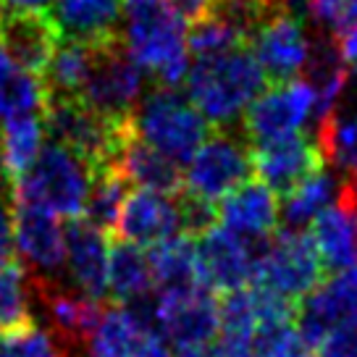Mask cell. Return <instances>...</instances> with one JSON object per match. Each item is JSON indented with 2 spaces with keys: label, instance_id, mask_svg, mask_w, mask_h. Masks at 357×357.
I'll return each instance as SVG.
<instances>
[{
  "label": "cell",
  "instance_id": "6da1fadb",
  "mask_svg": "<svg viewBox=\"0 0 357 357\" xmlns=\"http://www.w3.org/2000/svg\"><path fill=\"white\" fill-rule=\"evenodd\" d=\"M190 24L168 0H121V45L160 87L176 89L190 74Z\"/></svg>",
  "mask_w": 357,
  "mask_h": 357
},
{
  "label": "cell",
  "instance_id": "7a4b0ae2",
  "mask_svg": "<svg viewBox=\"0 0 357 357\" xmlns=\"http://www.w3.org/2000/svg\"><path fill=\"white\" fill-rule=\"evenodd\" d=\"M187 100L215 129L239 121L257 95L266 89V74L250 47L223 56L195 58L187 74Z\"/></svg>",
  "mask_w": 357,
  "mask_h": 357
},
{
  "label": "cell",
  "instance_id": "3957f363",
  "mask_svg": "<svg viewBox=\"0 0 357 357\" xmlns=\"http://www.w3.org/2000/svg\"><path fill=\"white\" fill-rule=\"evenodd\" d=\"M95 171L71 150L45 142L29 171L11 184L13 205H29L53 213L56 218L79 221L84 215Z\"/></svg>",
  "mask_w": 357,
  "mask_h": 357
},
{
  "label": "cell",
  "instance_id": "277c9868",
  "mask_svg": "<svg viewBox=\"0 0 357 357\" xmlns=\"http://www.w3.org/2000/svg\"><path fill=\"white\" fill-rule=\"evenodd\" d=\"M129 126L139 142L171 158L174 163H190V158L211 134V123L197 108L178 89L168 87L150 89L137 105Z\"/></svg>",
  "mask_w": 357,
  "mask_h": 357
},
{
  "label": "cell",
  "instance_id": "5b68a950",
  "mask_svg": "<svg viewBox=\"0 0 357 357\" xmlns=\"http://www.w3.org/2000/svg\"><path fill=\"white\" fill-rule=\"evenodd\" d=\"M43 121L45 132L50 134V142L71 150L84 163H89L92 171L113 166L126 139L132 137L129 121H108L79 98H50Z\"/></svg>",
  "mask_w": 357,
  "mask_h": 357
},
{
  "label": "cell",
  "instance_id": "8992f818",
  "mask_svg": "<svg viewBox=\"0 0 357 357\" xmlns=\"http://www.w3.org/2000/svg\"><path fill=\"white\" fill-rule=\"evenodd\" d=\"M324 281V263L315 252L310 234L279 231L255 245L252 284L289 302H302Z\"/></svg>",
  "mask_w": 357,
  "mask_h": 357
},
{
  "label": "cell",
  "instance_id": "52a82bcc",
  "mask_svg": "<svg viewBox=\"0 0 357 357\" xmlns=\"http://www.w3.org/2000/svg\"><path fill=\"white\" fill-rule=\"evenodd\" d=\"M142 98H145V71L123 50L121 40L98 45L92 71L79 100L108 121L126 123L132 121Z\"/></svg>",
  "mask_w": 357,
  "mask_h": 357
},
{
  "label": "cell",
  "instance_id": "ba28073f",
  "mask_svg": "<svg viewBox=\"0 0 357 357\" xmlns=\"http://www.w3.org/2000/svg\"><path fill=\"white\" fill-rule=\"evenodd\" d=\"M218 294L202 284L190 289L155 291V334L181 352L211 349L218 336Z\"/></svg>",
  "mask_w": 357,
  "mask_h": 357
},
{
  "label": "cell",
  "instance_id": "9c48e42d",
  "mask_svg": "<svg viewBox=\"0 0 357 357\" xmlns=\"http://www.w3.org/2000/svg\"><path fill=\"white\" fill-rule=\"evenodd\" d=\"M250 174L252 155L247 142L236 134L218 132L211 134L190 158L187 168L181 171V178L187 195L215 205L250 181Z\"/></svg>",
  "mask_w": 357,
  "mask_h": 357
},
{
  "label": "cell",
  "instance_id": "30bf717a",
  "mask_svg": "<svg viewBox=\"0 0 357 357\" xmlns=\"http://www.w3.org/2000/svg\"><path fill=\"white\" fill-rule=\"evenodd\" d=\"M315 116V92L305 79L266 87L242 116L245 137L255 145L297 137Z\"/></svg>",
  "mask_w": 357,
  "mask_h": 357
},
{
  "label": "cell",
  "instance_id": "8fae6325",
  "mask_svg": "<svg viewBox=\"0 0 357 357\" xmlns=\"http://www.w3.org/2000/svg\"><path fill=\"white\" fill-rule=\"evenodd\" d=\"M13 247L22 266L32 271L40 284H58L66 268V229L53 213L16 205L13 211Z\"/></svg>",
  "mask_w": 357,
  "mask_h": 357
},
{
  "label": "cell",
  "instance_id": "7c38bea8",
  "mask_svg": "<svg viewBox=\"0 0 357 357\" xmlns=\"http://www.w3.org/2000/svg\"><path fill=\"white\" fill-rule=\"evenodd\" d=\"M310 47L312 40L305 29V22L289 13H273L250 37V53L255 56L266 79L271 77L276 84L300 79L307 66Z\"/></svg>",
  "mask_w": 357,
  "mask_h": 357
},
{
  "label": "cell",
  "instance_id": "4fadbf2b",
  "mask_svg": "<svg viewBox=\"0 0 357 357\" xmlns=\"http://www.w3.org/2000/svg\"><path fill=\"white\" fill-rule=\"evenodd\" d=\"M252 263L255 245L226 231L223 226H213L211 231L197 239V266L200 284L213 294H234L245 291L252 284Z\"/></svg>",
  "mask_w": 357,
  "mask_h": 357
},
{
  "label": "cell",
  "instance_id": "5bb4252c",
  "mask_svg": "<svg viewBox=\"0 0 357 357\" xmlns=\"http://www.w3.org/2000/svg\"><path fill=\"white\" fill-rule=\"evenodd\" d=\"M250 155H252V171L257 174V181L266 184L273 195L276 192L287 195L302 178L315 174L318 168H324L321 147L305 134L255 145L250 150Z\"/></svg>",
  "mask_w": 357,
  "mask_h": 357
},
{
  "label": "cell",
  "instance_id": "9a60e30c",
  "mask_svg": "<svg viewBox=\"0 0 357 357\" xmlns=\"http://www.w3.org/2000/svg\"><path fill=\"white\" fill-rule=\"evenodd\" d=\"M310 239L324 263V271L347 273L357 268V192L352 181L342 187L339 200L310 226Z\"/></svg>",
  "mask_w": 357,
  "mask_h": 357
},
{
  "label": "cell",
  "instance_id": "2e32d148",
  "mask_svg": "<svg viewBox=\"0 0 357 357\" xmlns=\"http://www.w3.org/2000/svg\"><path fill=\"white\" fill-rule=\"evenodd\" d=\"M352 318H357V268L321 281V287L297 305L294 326L312 347H318L328 331Z\"/></svg>",
  "mask_w": 357,
  "mask_h": 357
},
{
  "label": "cell",
  "instance_id": "e0dca14e",
  "mask_svg": "<svg viewBox=\"0 0 357 357\" xmlns=\"http://www.w3.org/2000/svg\"><path fill=\"white\" fill-rule=\"evenodd\" d=\"M108 263L111 245L108 234L95 229L84 218L71 221L66 229V276L74 284V291L89 300L102 302L108 294Z\"/></svg>",
  "mask_w": 357,
  "mask_h": 357
},
{
  "label": "cell",
  "instance_id": "ac0fdd59",
  "mask_svg": "<svg viewBox=\"0 0 357 357\" xmlns=\"http://www.w3.org/2000/svg\"><path fill=\"white\" fill-rule=\"evenodd\" d=\"M116 231L121 242L137 247H153L160 242H168L181 234V221H178V205L168 195L158 192L134 190L123 202Z\"/></svg>",
  "mask_w": 357,
  "mask_h": 357
},
{
  "label": "cell",
  "instance_id": "d6986e66",
  "mask_svg": "<svg viewBox=\"0 0 357 357\" xmlns=\"http://www.w3.org/2000/svg\"><path fill=\"white\" fill-rule=\"evenodd\" d=\"M58 43L61 37L47 19V13H22L0 8V50L13 63L43 77Z\"/></svg>",
  "mask_w": 357,
  "mask_h": 357
},
{
  "label": "cell",
  "instance_id": "ffe728a7",
  "mask_svg": "<svg viewBox=\"0 0 357 357\" xmlns=\"http://www.w3.org/2000/svg\"><path fill=\"white\" fill-rule=\"evenodd\" d=\"M218 221L226 231H231L239 239H245L250 245H260V242L271 239L279 226L276 195L257 178H250L226 200H221Z\"/></svg>",
  "mask_w": 357,
  "mask_h": 357
},
{
  "label": "cell",
  "instance_id": "44dd1931",
  "mask_svg": "<svg viewBox=\"0 0 357 357\" xmlns=\"http://www.w3.org/2000/svg\"><path fill=\"white\" fill-rule=\"evenodd\" d=\"M45 13L61 40L84 45L119 40L121 0H53Z\"/></svg>",
  "mask_w": 357,
  "mask_h": 357
},
{
  "label": "cell",
  "instance_id": "7402d4cb",
  "mask_svg": "<svg viewBox=\"0 0 357 357\" xmlns=\"http://www.w3.org/2000/svg\"><path fill=\"white\" fill-rule=\"evenodd\" d=\"M45 315L56 328L63 349L87 347L95 326L100 324L102 305L74 289H61V284H40Z\"/></svg>",
  "mask_w": 357,
  "mask_h": 357
},
{
  "label": "cell",
  "instance_id": "603a6c76",
  "mask_svg": "<svg viewBox=\"0 0 357 357\" xmlns=\"http://www.w3.org/2000/svg\"><path fill=\"white\" fill-rule=\"evenodd\" d=\"M302 79L315 92V119L318 121L328 119L339 108V102L344 100L349 79H352V71L339 53L336 40L326 37V34L312 40L310 58H307V66L302 71Z\"/></svg>",
  "mask_w": 357,
  "mask_h": 357
},
{
  "label": "cell",
  "instance_id": "cb8c5ba5",
  "mask_svg": "<svg viewBox=\"0 0 357 357\" xmlns=\"http://www.w3.org/2000/svg\"><path fill=\"white\" fill-rule=\"evenodd\" d=\"M113 166L119 168V174L126 178V184L137 187V190L158 192V195H168V197L184 190V178H181L178 163L160 155L158 150L147 147L145 142H139L134 134L126 139V145L121 147Z\"/></svg>",
  "mask_w": 357,
  "mask_h": 357
},
{
  "label": "cell",
  "instance_id": "d4e9b609",
  "mask_svg": "<svg viewBox=\"0 0 357 357\" xmlns=\"http://www.w3.org/2000/svg\"><path fill=\"white\" fill-rule=\"evenodd\" d=\"M50 92L43 77L13 63L0 50V126L29 116H45Z\"/></svg>",
  "mask_w": 357,
  "mask_h": 357
},
{
  "label": "cell",
  "instance_id": "484cf974",
  "mask_svg": "<svg viewBox=\"0 0 357 357\" xmlns=\"http://www.w3.org/2000/svg\"><path fill=\"white\" fill-rule=\"evenodd\" d=\"M342 187L328 168H318L315 174L302 178L300 184L284 195L279 205V221L284 223V231H302L305 226H312V221L328 211L339 195Z\"/></svg>",
  "mask_w": 357,
  "mask_h": 357
},
{
  "label": "cell",
  "instance_id": "4316f807",
  "mask_svg": "<svg viewBox=\"0 0 357 357\" xmlns=\"http://www.w3.org/2000/svg\"><path fill=\"white\" fill-rule=\"evenodd\" d=\"M155 291L150 257L142 247L129 242H113L111 245V263H108V294L121 307L137 305L147 300Z\"/></svg>",
  "mask_w": 357,
  "mask_h": 357
},
{
  "label": "cell",
  "instance_id": "83f0119b",
  "mask_svg": "<svg viewBox=\"0 0 357 357\" xmlns=\"http://www.w3.org/2000/svg\"><path fill=\"white\" fill-rule=\"evenodd\" d=\"M150 271L155 291L190 289L200 284V266H197V242L178 234L168 242L155 245L150 252Z\"/></svg>",
  "mask_w": 357,
  "mask_h": 357
},
{
  "label": "cell",
  "instance_id": "f1b7e54d",
  "mask_svg": "<svg viewBox=\"0 0 357 357\" xmlns=\"http://www.w3.org/2000/svg\"><path fill=\"white\" fill-rule=\"evenodd\" d=\"M150 336L153 331L129 307L119 305L102 310L100 324L87 342V352L92 357H134Z\"/></svg>",
  "mask_w": 357,
  "mask_h": 357
},
{
  "label": "cell",
  "instance_id": "f546056e",
  "mask_svg": "<svg viewBox=\"0 0 357 357\" xmlns=\"http://www.w3.org/2000/svg\"><path fill=\"white\" fill-rule=\"evenodd\" d=\"M95 47L98 45L74 43V40L58 43L56 53L43 74L50 98H79L82 95L89 71H92Z\"/></svg>",
  "mask_w": 357,
  "mask_h": 357
},
{
  "label": "cell",
  "instance_id": "4dcf8cb0",
  "mask_svg": "<svg viewBox=\"0 0 357 357\" xmlns=\"http://www.w3.org/2000/svg\"><path fill=\"white\" fill-rule=\"evenodd\" d=\"M45 137L47 132H45L43 116H29V119H19L0 126V158L11 184L24 171H29V166L43 153Z\"/></svg>",
  "mask_w": 357,
  "mask_h": 357
},
{
  "label": "cell",
  "instance_id": "1f68e13d",
  "mask_svg": "<svg viewBox=\"0 0 357 357\" xmlns=\"http://www.w3.org/2000/svg\"><path fill=\"white\" fill-rule=\"evenodd\" d=\"M129 197V184L126 178L119 174L116 166L98 168L95 176H92V187H89L87 208H84V221L92 223L95 229L100 231H113L116 221H119V213H121L123 202Z\"/></svg>",
  "mask_w": 357,
  "mask_h": 357
},
{
  "label": "cell",
  "instance_id": "d6a6232c",
  "mask_svg": "<svg viewBox=\"0 0 357 357\" xmlns=\"http://www.w3.org/2000/svg\"><path fill=\"white\" fill-rule=\"evenodd\" d=\"M34 324L32 289L26 268L16 260H0V328L13 331Z\"/></svg>",
  "mask_w": 357,
  "mask_h": 357
},
{
  "label": "cell",
  "instance_id": "836d02e7",
  "mask_svg": "<svg viewBox=\"0 0 357 357\" xmlns=\"http://www.w3.org/2000/svg\"><path fill=\"white\" fill-rule=\"evenodd\" d=\"M190 56L195 58H208V56H223L239 47H247V37L234 24H229L221 16H205L202 22L192 24L190 29Z\"/></svg>",
  "mask_w": 357,
  "mask_h": 357
},
{
  "label": "cell",
  "instance_id": "e575fe53",
  "mask_svg": "<svg viewBox=\"0 0 357 357\" xmlns=\"http://www.w3.org/2000/svg\"><path fill=\"white\" fill-rule=\"evenodd\" d=\"M0 357H63L56 336L37 324L0 334Z\"/></svg>",
  "mask_w": 357,
  "mask_h": 357
},
{
  "label": "cell",
  "instance_id": "d590c367",
  "mask_svg": "<svg viewBox=\"0 0 357 357\" xmlns=\"http://www.w3.org/2000/svg\"><path fill=\"white\" fill-rule=\"evenodd\" d=\"M307 19L326 37H342L357 26V0H307Z\"/></svg>",
  "mask_w": 357,
  "mask_h": 357
},
{
  "label": "cell",
  "instance_id": "8d00e7d4",
  "mask_svg": "<svg viewBox=\"0 0 357 357\" xmlns=\"http://www.w3.org/2000/svg\"><path fill=\"white\" fill-rule=\"evenodd\" d=\"M178 205V221H181V234L184 236H197L200 239L205 231H211L213 226H218V208L211 202L192 197L187 192H178L176 197Z\"/></svg>",
  "mask_w": 357,
  "mask_h": 357
},
{
  "label": "cell",
  "instance_id": "74e56055",
  "mask_svg": "<svg viewBox=\"0 0 357 357\" xmlns=\"http://www.w3.org/2000/svg\"><path fill=\"white\" fill-rule=\"evenodd\" d=\"M315 357H357V318L328 331L315 347Z\"/></svg>",
  "mask_w": 357,
  "mask_h": 357
},
{
  "label": "cell",
  "instance_id": "f35d334b",
  "mask_svg": "<svg viewBox=\"0 0 357 357\" xmlns=\"http://www.w3.org/2000/svg\"><path fill=\"white\" fill-rule=\"evenodd\" d=\"M134 357H215V344L211 349H200V352H181V349H174L166 339L153 334Z\"/></svg>",
  "mask_w": 357,
  "mask_h": 357
},
{
  "label": "cell",
  "instance_id": "ab89813d",
  "mask_svg": "<svg viewBox=\"0 0 357 357\" xmlns=\"http://www.w3.org/2000/svg\"><path fill=\"white\" fill-rule=\"evenodd\" d=\"M8 202V195H0V260H11L13 252V211Z\"/></svg>",
  "mask_w": 357,
  "mask_h": 357
},
{
  "label": "cell",
  "instance_id": "60d3db41",
  "mask_svg": "<svg viewBox=\"0 0 357 357\" xmlns=\"http://www.w3.org/2000/svg\"><path fill=\"white\" fill-rule=\"evenodd\" d=\"M168 6L187 24H197L205 16H211L215 0H168Z\"/></svg>",
  "mask_w": 357,
  "mask_h": 357
},
{
  "label": "cell",
  "instance_id": "b9f144b4",
  "mask_svg": "<svg viewBox=\"0 0 357 357\" xmlns=\"http://www.w3.org/2000/svg\"><path fill=\"white\" fill-rule=\"evenodd\" d=\"M339 53L347 61V66H355L357 68V26H352L349 32H344L339 37Z\"/></svg>",
  "mask_w": 357,
  "mask_h": 357
},
{
  "label": "cell",
  "instance_id": "7bdbcfd3",
  "mask_svg": "<svg viewBox=\"0 0 357 357\" xmlns=\"http://www.w3.org/2000/svg\"><path fill=\"white\" fill-rule=\"evenodd\" d=\"M53 0H6L8 11H22V13H45L50 8Z\"/></svg>",
  "mask_w": 357,
  "mask_h": 357
},
{
  "label": "cell",
  "instance_id": "ee69618b",
  "mask_svg": "<svg viewBox=\"0 0 357 357\" xmlns=\"http://www.w3.org/2000/svg\"><path fill=\"white\" fill-rule=\"evenodd\" d=\"M352 187H355V192H357V174L352 176Z\"/></svg>",
  "mask_w": 357,
  "mask_h": 357
},
{
  "label": "cell",
  "instance_id": "f6af8a7d",
  "mask_svg": "<svg viewBox=\"0 0 357 357\" xmlns=\"http://www.w3.org/2000/svg\"><path fill=\"white\" fill-rule=\"evenodd\" d=\"M3 3H6V0H0V6H3Z\"/></svg>",
  "mask_w": 357,
  "mask_h": 357
}]
</instances>
